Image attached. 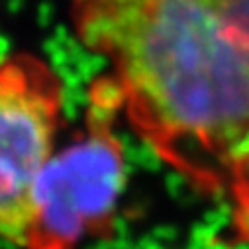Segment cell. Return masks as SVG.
I'll return each mask as SVG.
<instances>
[{
	"label": "cell",
	"instance_id": "1",
	"mask_svg": "<svg viewBox=\"0 0 249 249\" xmlns=\"http://www.w3.org/2000/svg\"><path fill=\"white\" fill-rule=\"evenodd\" d=\"M132 130L249 239V0H71Z\"/></svg>",
	"mask_w": 249,
	"mask_h": 249
},
{
	"label": "cell",
	"instance_id": "2",
	"mask_svg": "<svg viewBox=\"0 0 249 249\" xmlns=\"http://www.w3.org/2000/svg\"><path fill=\"white\" fill-rule=\"evenodd\" d=\"M118 112L112 81H96L85 132L53 151L37 177L26 247L71 249L108 224L126 184V153L114 126Z\"/></svg>",
	"mask_w": 249,
	"mask_h": 249
},
{
	"label": "cell",
	"instance_id": "3",
	"mask_svg": "<svg viewBox=\"0 0 249 249\" xmlns=\"http://www.w3.org/2000/svg\"><path fill=\"white\" fill-rule=\"evenodd\" d=\"M61 112L63 87L47 63L28 53L0 59V237L24 247Z\"/></svg>",
	"mask_w": 249,
	"mask_h": 249
}]
</instances>
